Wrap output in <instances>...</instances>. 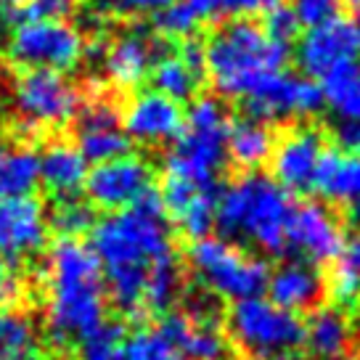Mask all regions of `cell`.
I'll return each mask as SVG.
<instances>
[{"label": "cell", "instance_id": "30", "mask_svg": "<svg viewBox=\"0 0 360 360\" xmlns=\"http://www.w3.org/2000/svg\"><path fill=\"white\" fill-rule=\"evenodd\" d=\"M214 199L217 193H196L191 199L180 202L175 210H169L167 217H172V223L178 225L183 236L199 241L210 236V231L214 228Z\"/></svg>", "mask_w": 360, "mask_h": 360}, {"label": "cell", "instance_id": "25", "mask_svg": "<svg viewBox=\"0 0 360 360\" xmlns=\"http://www.w3.org/2000/svg\"><path fill=\"white\" fill-rule=\"evenodd\" d=\"M273 135L268 124L259 120H236L225 133V159H231L241 169H257L270 159Z\"/></svg>", "mask_w": 360, "mask_h": 360}, {"label": "cell", "instance_id": "1", "mask_svg": "<svg viewBox=\"0 0 360 360\" xmlns=\"http://www.w3.org/2000/svg\"><path fill=\"white\" fill-rule=\"evenodd\" d=\"M90 249L101 265L112 302L130 318H143L154 270L175 259L169 217L159 193L151 188L133 207L93 223Z\"/></svg>", "mask_w": 360, "mask_h": 360}, {"label": "cell", "instance_id": "23", "mask_svg": "<svg viewBox=\"0 0 360 360\" xmlns=\"http://www.w3.org/2000/svg\"><path fill=\"white\" fill-rule=\"evenodd\" d=\"M352 345V323L342 307H315L304 323V347L318 360H337Z\"/></svg>", "mask_w": 360, "mask_h": 360}, {"label": "cell", "instance_id": "46", "mask_svg": "<svg viewBox=\"0 0 360 360\" xmlns=\"http://www.w3.org/2000/svg\"><path fill=\"white\" fill-rule=\"evenodd\" d=\"M337 360H349V358H337Z\"/></svg>", "mask_w": 360, "mask_h": 360}, {"label": "cell", "instance_id": "44", "mask_svg": "<svg viewBox=\"0 0 360 360\" xmlns=\"http://www.w3.org/2000/svg\"><path fill=\"white\" fill-rule=\"evenodd\" d=\"M347 214H349V223L355 225V228H360V204H352L347 210Z\"/></svg>", "mask_w": 360, "mask_h": 360}, {"label": "cell", "instance_id": "42", "mask_svg": "<svg viewBox=\"0 0 360 360\" xmlns=\"http://www.w3.org/2000/svg\"><path fill=\"white\" fill-rule=\"evenodd\" d=\"M345 257L355 265V268H360V236L352 238V244H349L347 249H345Z\"/></svg>", "mask_w": 360, "mask_h": 360}, {"label": "cell", "instance_id": "45", "mask_svg": "<svg viewBox=\"0 0 360 360\" xmlns=\"http://www.w3.org/2000/svg\"><path fill=\"white\" fill-rule=\"evenodd\" d=\"M345 3H349L352 8H360V0H345Z\"/></svg>", "mask_w": 360, "mask_h": 360}, {"label": "cell", "instance_id": "27", "mask_svg": "<svg viewBox=\"0 0 360 360\" xmlns=\"http://www.w3.org/2000/svg\"><path fill=\"white\" fill-rule=\"evenodd\" d=\"M0 360H40V334L30 315L0 310Z\"/></svg>", "mask_w": 360, "mask_h": 360}, {"label": "cell", "instance_id": "28", "mask_svg": "<svg viewBox=\"0 0 360 360\" xmlns=\"http://www.w3.org/2000/svg\"><path fill=\"white\" fill-rule=\"evenodd\" d=\"M321 82L323 103L339 122H360V64L334 69Z\"/></svg>", "mask_w": 360, "mask_h": 360}, {"label": "cell", "instance_id": "5", "mask_svg": "<svg viewBox=\"0 0 360 360\" xmlns=\"http://www.w3.org/2000/svg\"><path fill=\"white\" fill-rule=\"evenodd\" d=\"M228 114L217 98L202 96L186 114V133L175 138V146L165 157V180L193 191H214L225 165V133Z\"/></svg>", "mask_w": 360, "mask_h": 360}, {"label": "cell", "instance_id": "6", "mask_svg": "<svg viewBox=\"0 0 360 360\" xmlns=\"http://www.w3.org/2000/svg\"><path fill=\"white\" fill-rule=\"evenodd\" d=\"M228 337L249 360H289L304 347V323L265 297H249L228 310Z\"/></svg>", "mask_w": 360, "mask_h": 360}, {"label": "cell", "instance_id": "38", "mask_svg": "<svg viewBox=\"0 0 360 360\" xmlns=\"http://www.w3.org/2000/svg\"><path fill=\"white\" fill-rule=\"evenodd\" d=\"M98 8L114 13H159L172 0H93Z\"/></svg>", "mask_w": 360, "mask_h": 360}, {"label": "cell", "instance_id": "10", "mask_svg": "<svg viewBox=\"0 0 360 360\" xmlns=\"http://www.w3.org/2000/svg\"><path fill=\"white\" fill-rule=\"evenodd\" d=\"M360 61V13L331 16L310 27L297 48V64L307 77H326L328 72Z\"/></svg>", "mask_w": 360, "mask_h": 360}, {"label": "cell", "instance_id": "24", "mask_svg": "<svg viewBox=\"0 0 360 360\" xmlns=\"http://www.w3.org/2000/svg\"><path fill=\"white\" fill-rule=\"evenodd\" d=\"M326 199L339 204H360V154H337L326 151L315 175V188Z\"/></svg>", "mask_w": 360, "mask_h": 360}, {"label": "cell", "instance_id": "22", "mask_svg": "<svg viewBox=\"0 0 360 360\" xmlns=\"http://www.w3.org/2000/svg\"><path fill=\"white\" fill-rule=\"evenodd\" d=\"M90 165L85 157L67 141H56L40 154V183L56 199L77 196L85 186Z\"/></svg>", "mask_w": 360, "mask_h": 360}, {"label": "cell", "instance_id": "9", "mask_svg": "<svg viewBox=\"0 0 360 360\" xmlns=\"http://www.w3.org/2000/svg\"><path fill=\"white\" fill-rule=\"evenodd\" d=\"M11 103L24 120L22 127H64L79 109V90L61 72L27 69L13 82Z\"/></svg>", "mask_w": 360, "mask_h": 360}, {"label": "cell", "instance_id": "34", "mask_svg": "<svg viewBox=\"0 0 360 360\" xmlns=\"http://www.w3.org/2000/svg\"><path fill=\"white\" fill-rule=\"evenodd\" d=\"M328 292L339 304H352L360 300V268H355L347 257H342L331 270Z\"/></svg>", "mask_w": 360, "mask_h": 360}, {"label": "cell", "instance_id": "39", "mask_svg": "<svg viewBox=\"0 0 360 360\" xmlns=\"http://www.w3.org/2000/svg\"><path fill=\"white\" fill-rule=\"evenodd\" d=\"M16 294H19V281H16V276H13L8 259L0 257V310H3L6 304H11L13 300H16Z\"/></svg>", "mask_w": 360, "mask_h": 360}, {"label": "cell", "instance_id": "15", "mask_svg": "<svg viewBox=\"0 0 360 360\" xmlns=\"http://www.w3.org/2000/svg\"><path fill=\"white\" fill-rule=\"evenodd\" d=\"M77 151L88 165H101L109 159L130 154V138L122 130V117L106 98H93L77 109Z\"/></svg>", "mask_w": 360, "mask_h": 360}, {"label": "cell", "instance_id": "33", "mask_svg": "<svg viewBox=\"0 0 360 360\" xmlns=\"http://www.w3.org/2000/svg\"><path fill=\"white\" fill-rule=\"evenodd\" d=\"M124 358L127 360H188L169 347L157 331H141V334H135L133 339H127Z\"/></svg>", "mask_w": 360, "mask_h": 360}, {"label": "cell", "instance_id": "17", "mask_svg": "<svg viewBox=\"0 0 360 360\" xmlns=\"http://www.w3.org/2000/svg\"><path fill=\"white\" fill-rule=\"evenodd\" d=\"M48 244V214L34 196L0 199V257L27 259Z\"/></svg>", "mask_w": 360, "mask_h": 360}, {"label": "cell", "instance_id": "14", "mask_svg": "<svg viewBox=\"0 0 360 360\" xmlns=\"http://www.w3.org/2000/svg\"><path fill=\"white\" fill-rule=\"evenodd\" d=\"M326 154L323 135L310 124L292 127L270 151L273 180L286 193H304L315 188V175L321 167V159Z\"/></svg>", "mask_w": 360, "mask_h": 360}, {"label": "cell", "instance_id": "3", "mask_svg": "<svg viewBox=\"0 0 360 360\" xmlns=\"http://www.w3.org/2000/svg\"><path fill=\"white\" fill-rule=\"evenodd\" d=\"M292 212V193L257 172L228 183L214 199V225L225 238L249 241L276 257L289 249L286 233Z\"/></svg>", "mask_w": 360, "mask_h": 360}, {"label": "cell", "instance_id": "16", "mask_svg": "<svg viewBox=\"0 0 360 360\" xmlns=\"http://www.w3.org/2000/svg\"><path fill=\"white\" fill-rule=\"evenodd\" d=\"M286 241L304 262H331L345 252V231L337 214L315 202L294 207Z\"/></svg>", "mask_w": 360, "mask_h": 360}, {"label": "cell", "instance_id": "4", "mask_svg": "<svg viewBox=\"0 0 360 360\" xmlns=\"http://www.w3.org/2000/svg\"><path fill=\"white\" fill-rule=\"evenodd\" d=\"M289 45L273 40L257 22L233 19L204 45V72L225 98H247L259 79L281 72Z\"/></svg>", "mask_w": 360, "mask_h": 360}, {"label": "cell", "instance_id": "41", "mask_svg": "<svg viewBox=\"0 0 360 360\" xmlns=\"http://www.w3.org/2000/svg\"><path fill=\"white\" fill-rule=\"evenodd\" d=\"M337 143L349 154H360V122H339L337 124Z\"/></svg>", "mask_w": 360, "mask_h": 360}, {"label": "cell", "instance_id": "40", "mask_svg": "<svg viewBox=\"0 0 360 360\" xmlns=\"http://www.w3.org/2000/svg\"><path fill=\"white\" fill-rule=\"evenodd\" d=\"M180 58H183V64L191 69L193 75L202 77L204 75V45L199 43V40H193V37L183 40V45H180Z\"/></svg>", "mask_w": 360, "mask_h": 360}, {"label": "cell", "instance_id": "12", "mask_svg": "<svg viewBox=\"0 0 360 360\" xmlns=\"http://www.w3.org/2000/svg\"><path fill=\"white\" fill-rule=\"evenodd\" d=\"M157 334L188 360H231V342L207 302H196L188 313H167L159 321Z\"/></svg>", "mask_w": 360, "mask_h": 360}, {"label": "cell", "instance_id": "18", "mask_svg": "<svg viewBox=\"0 0 360 360\" xmlns=\"http://www.w3.org/2000/svg\"><path fill=\"white\" fill-rule=\"evenodd\" d=\"M276 6H281V0H172L157 13V30L169 37H188L202 22L257 16Z\"/></svg>", "mask_w": 360, "mask_h": 360}, {"label": "cell", "instance_id": "8", "mask_svg": "<svg viewBox=\"0 0 360 360\" xmlns=\"http://www.w3.org/2000/svg\"><path fill=\"white\" fill-rule=\"evenodd\" d=\"M85 56V40L77 27L51 19H24L8 40V58L24 69L69 72Z\"/></svg>", "mask_w": 360, "mask_h": 360}, {"label": "cell", "instance_id": "32", "mask_svg": "<svg viewBox=\"0 0 360 360\" xmlns=\"http://www.w3.org/2000/svg\"><path fill=\"white\" fill-rule=\"evenodd\" d=\"M51 223L61 233V238H77L88 233L96 220L88 202H82L79 196H69V199H58Z\"/></svg>", "mask_w": 360, "mask_h": 360}, {"label": "cell", "instance_id": "31", "mask_svg": "<svg viewBox=\"0 0 360 360\" xmlns=\"http://www.w3.org/2000/svg\"><path fill=\"white\" fill-rule=\"evenodd\" d=\"M124 347V328L120 323H101L90 337L79 342L77 360H127Z\"/></svg>", "mask_w": 360, "mask_h": 360}, {"label": "cell", "instance_id": "21", "mask_svg": "<svg viewBox=\"0 0 360 360\" xmlns=\"http://www.w3.org/2000/svg\"><path fill=\"white\" fill-rule=\"evenodd\" d=\"M268 300L278 304L281 310L289 313H302L310 310L321 302L323 297V276L318 273L313 262L304 259H294V262H283L278 268L268 273Z\"/></svg>", "mask_w": 360, "mask_h": 360}, {"label": "cell", "instance_id": "36", "mask_svg": "<svg viewBox=\"0 0 360 360\" xmlns=\"http://www.w3.org/2000/svg\"><path fill=\"white\" fill-rule=\"evenodd\" d=\"M262 30H265L273 40L289 45L294 40V34L300 32V22H297V16H294L292 8L276 6V8L268 11V19H265V27H262Z\"/></svg>", "mask_w": 360, "mask_h": 360}, {"label": "cell", "instance_id": "26", "mask_svg": "<svg viewBox=\"0 0 360 360\" xmlns=\"http://www.w3.org/2000/svg\"><path fill=\"white\" fill-rule=\"evenodd\" d=\"M40 183V154L27 146L0 151V199L30 196Z\"/></svg>", "mask_w": 360, "mask_h": 360}, {"label": "cell", "instance_id": "11", "mask_svg": "<svg viewBox=\"0 0 360 360\" xmlns=\"http://www.w3.org/2000/svg\"><path fill=\"white\" fill-rule=\"evenodd\" d=\"M244 101L252 120L283 122V120H297V117H310L321 112L323 93H321V85H315L310 77L289 75L281 69L259 79Z\"/></svg>", "mask_w": 360, "mask_h": 360}, {"label": "cell", "instance_id": "35", "mask_svg": "<svg viewBox=\"0 0 360 360\" xmlns=\"http://www.w3.org/2000/svg\"><path fill=\"white\" fill-rule=\"evenodd\" d=\"M292 11L297 16V22H300V27L302 24L304 27H318V24H323L331 16H337L339 0H294Z\"/></svg>", "mask_w": 360, "mask_h": 360}, {"label": "cell", "instance_id": "19", "mask_svg": "<svg viewBox=\"0 0 360 360\" xmlns=\"http://www.w3.org/2000/svg\"><path fill=\"white\" fill-rule=\"evenodd\" d=\"M183 122H186V114L178 101H172L157 90H143L127 103L122 130L135 143L159 146V143L175 141L183 133Z\"/></svg>", "mask_w": 360, "mask_h": 360}, {"label": "cell", "instance_id": "47", "mask_svg": "<svg viewBox=\"0 0 360 360\" xmlns=\"http://www.w3.org/2000/svg\"><path fill=\"white\" fill-rule=\"evenodd\" d=\"M289 360H292V358H289Z\"/></svg>", "mask_w": 360, "mask_h": 360}, {"label": "cell", "instance_id": "43", "mask_svg": "<svg viewBox=\"0 0 360 360\" xmlns=\"http://www.w3.org/2000/svg\"><path fill=\"white\" fill-rule=\"evenodd\" d=\"M27 3H30V0H0V11L16 13V11H22V8H27Z\"/></svg>", "mask_w": 360, "mask_h": 360}, {"label": "cell", "instance_id": "7", "mask_svg": "<svg viewBox=\"0 0 360 360\" xmlns=\"http://www.w3.org/2000/svg\"><path fill=\"white\" fill-rule=\"evenodd\" d=\"M188 265L210 294L223 300H249L259 297L268 283V265L252 257L228 238L204 236L188 249Z\"/></svg>", "mask_w": 360, "mask_h": 360}, {"label": "cell", "instance_id": "2", "mask_svg": "<svg viewBox=\"0 0 360 360\" xmlns=\"http://www.w3.org/2000/svg\"><path fill=\"white\" fill-rule=\"evenodd\" d=\"M45 326L56 347L82 342L103 323L106 286L98 259L79 238H58L45 265Z\"/></svg>", "mask_w": 360, "mask_h": 360}, {"label": "cell", "instance_id": "37", "mask_svg": "<svg viewBox=\"0 0 360 360\" xmlns=\"http://www.w3.org/2000/svg\"><path fill=\"white\" fill-rule=\"evenodd\" d=\"M77 8V0H30L27 3V19H51V22H67Z\"/></svg>", "mask_w": 360, "mask_h": 360}, {"label": "cell", "instance_id": "13", "mask_svg": "<svg viewBox=\"0 0 360 360\" xmlns=\"http://www.w3.org/2000/svg\"><path fill=\"white\" fill-rule=\"evenodd\" d=\"M82 188L88 191L90 204L109 212H120L151 191V165L135 154L109 159L88 169Z\"/></svg>", "mask_w": 360, "mask_h": 360}, {"label": "cell", "instance_id": "29", "mask_svg": "<svg viewBox=\"0 0 360 360\" xmlns=\"http://www.w3.org/2000/svg\"><path fill=\"white\" fill-rule=\"evenodd\" d=\"M148 77L154 82V90L167 96L172 101H188L193 93L199 90V75H193L191 69L183 64L180 56H162L154 61V67L148 72Z\"/></svg>", "mask_w": 360, "mask_h": 360}, {"label": "cell", "instance_id": "20", "mask_svg": "<svg viewBox=\"0 0 360 360\" xmlns=\"http://www.w3.org/2000/svg\"><path fill=\"white\" fill-rule=\"evenodd\" d=\"M159 45L143 30H130L120 34L106 51H103V69L112 85L130 90L148 77V72L157 61Z\"/></svg>", "mask_w": 360, "mask_h": 360}]
</instances>
